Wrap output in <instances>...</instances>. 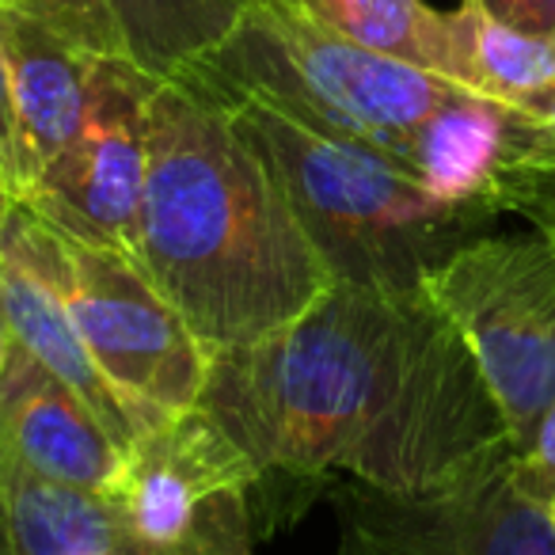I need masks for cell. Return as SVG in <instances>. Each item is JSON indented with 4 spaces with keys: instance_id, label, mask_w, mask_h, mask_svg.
<instances>
[{
    "instance_id": "1",
    "label": "cell",
    "mask_w": 555,
    "mask_h": 555,
    "mask_svg": "<svg viewBox=\"0 0 555 555\" xmlns=\"http://www.w3.org/2000/svg\"><path fill=\"white\" fill-rule=\"evenodd\" d=\"M202 411L251 456L259 483L438 491L514 456L506 423L426 289L332 282L294 324L214 350Z\"/></svg>"
},
{
    "instance_id": "2",
    "label": "cell",
    "mask_w": 555,
    "mask_h": 555,
    "mask_svg": "<svg viewBox=\"0 0 555 555\" xmlns=\"http://www.w3.org/2000/svg\"><path fill=\"white\" fill-rule=\"evenodd\" d=\"M133 259L209 350L294 324L332 289L294 206L221 100L160 80Z\"/></svg>"
},
{
    "instance_id": "3",
    "label": "cell",
    "mask_w": 555,
    "mask_h": 555,
    "mask_svg": "<svg viewBox=\"0 0 555 555\" xmlns=\"http://www.w3.org/2000/svg\"><path fill=\"white\" fill-rule=\"evenodd\" d=\"M224 107L278 179L332 282L411 294L434 262L483 232V217L438 202L385 156L324 138L262 103Z\"/></svg>"
},
{
    "instance_id": "4",
    "label": "cell",
    "mask_w": 555,
    "mask_h": 555,
    "mask_svg": "<svg viewBox=\"0 0 555 555\" xmlns=\"http://www.w3.org/2000/svg\"><path fill=\"white\" fill-rule=\"evenodd\" d=\"M176 80L221 103L274 107L403 171L415 133L456 92L449 80L354 47L278 0H247L236 27Z\"/></svg>"
},
{
    "instance_id": "5",
    "label": "cell",
    "mask_w": 555,
    "mask_h": 555,
    "mask_svg": "<svg viewBox=\"0 0 555 555\" xmlns=\"http://www.w3.org/2000/svg\"><path fill=\"white\" fill-rule=\"evenodd\" d=\"M423 289L468 343L521 453L555 403V247L537 229L479 232L426 270Z\"/></svg>"
},
{
    "instance_id": "6",
    "label": "cell",
    "mask_w": 555,
    "mask_h": 555,
    "mask_svg": "<svg viewBox=\"0 0 555 555\" xmlns=\"http://www.w3.org/2000/svg\"><path fill=\"white\" fill-rule=\"evenodd\" d=\"M251 456L202 408L179 411L133 438L107 491L122 555H255Z\"/></svg>"
},
{
    "instance_id": "7",
    "label": "cell",
    "mask_w": 555,
    "mask_h": 555,
    "mask_svg": "<svg viewBox=\"0 0 555 555\" xmlns=\"http://www.w3.org/2000/svg\"><path fill=\"white\" fill-rule=\"evenodd\" d=\"M69 312L107 385L130 403L138 426L202 403L214 350L156 289L130 251L69 240Z\"/></svg>"
},
{
    "instance_id": "8",
    "label": "cell",
    "mask_w": 555,
    "mask_h": 555,
    "mask_svg": "<svg viewBox=\"0 0 555 555\" xmlns=\"http://www.w3.org/2000/svg\"><path fill=\"white\" fill-rule=\"evenodd\" d=\"M494 461L438 491L332 483L339 544L332 555H555V521Z\"/></svg>"
},
{
    "instance_id": "9",
    "label": "cell",
    "mask_w": 555,
    "mask_h": 555,
    "mask_svg": "<svg viewBox=\"0 0 555 555\" xmlns=\"http://www.w3.org/2000/svg\"><path fill=\"white\" fill-rule=\"evenodd\" d=\"M156 85L160 80L122 57H95L85 126L31 179L20 202L69 240L133 255Z\"/></svg>"
},
{
    "instance_id": "10",
    "label": "cell",
    "mask_w": 555,
    "mask_h": 555,
    "mask_svg": "<svg viewBox=\"0 0 555 555\" xmlns=\"http://www.w3.org/2000/svg\"><path fill=\"white\" fill-rule=\"evenodd\" d=\"M65 282H69L65 232L42 221L31 206L16 202L9 221H4V232H0V305L9 317L12 339L31 350L50 373L69 380L88 400V408L100 415L111 438L122 449H130L141 434L138 415L107 385L100 365L88 354L77 320L69 312Z\"/></svg>"
},
{
    "instance_id": "11",
    "label": "cell",
    "mask_w": 555,
    "mask_h": 555,
    "mask_svg": "<svg viewBox=\"0 0 555 555\" xmlns=\"http://www.w3.org/2000/svg\"><path fill=\"white\" fill-rule=\"evenodd\" d=\"M122 456L85 396L12 339L0 362V468L107 494Z\"/></svg>"
},
{
    "instance_id": "12",
    "label": "cell",
    "mask_w": 555,
    "mask_h": 555,
    "mask_svg": "<svg viewBox=\"0 0 555 555\" xmlns=\"http://www.w3.org/2000/svg\"><path fill=\"white\" fill-rule=\"evenodd\" d=\"M555 141L529 115L456 88L415 133L408 171L438 202L483 221L494 217L499 183L529 160H552Z\"/></svg>"
},
{
    "instance_id": "13",
    "label": "cell",
    "mask_w": 555,
    "mask_h": 555,
    "mask_svg": "<svg viewBox=\"0 0 555 555\" xmlns=\"http://www.w3.org/2000/svg\"><path fill=\"white\" fill-rule=\"evenodd\" d=\"M12 88V186L16 198L73 145L92 103L95 54L65 39L24 4H0Z\"/></svg>"
},
{
    "instance_id": "14",
    "label": "cell",
    "mask_w": 555,
    "mask_h": 555,
    "mask_svg": "<svg viewBox=\"0 0 555 555\" xmlns=\"http://www.w3.org/2000/svg\"><path fill=\"white\" fill-rule=\"evenodd\" d=\"M95 57L176 80L236 27L247 0H20Z\"/></svg>"
},
{
    "instance_id": "15",
    "label": "cell",
    "mask_w": 555,
    "mask_h": 555,
    "mask_svg": "<svg viewBox=\"0 0 555 555\" xmlns=\"http://www.w3.org/2000/svg\"><path fill=\"white\" fill-rule=\"evenodd\" d=\"M309 24L456 85L449 12L426 0H278Z\"/></svg>"
},
{
    "instance_id": "16",
    "label": "cell",
    "mask_w": 555,
    "mask_h": 555,
    "mask_svg": "<svg viewBox=\"0 0 555 555\" xmlns=\"http://www.w3.org/2000/svg\"><path fill=\"white\" fill-rule=\"evenodd\" d=\"M456 88L529 115L555 88V39L525 35L472 4L449 12Z\"/></svg>"
},
{
    "instance_id": "17",
    "label": "cell",
    "mask_w": 555,
    "mask_h": 555,
    "mask_svg": "<svg viewBox=\"0 0 555 555\" xmlns=\"http://www.w3.org/2000/svg\"><path fill=\"white\" fill-rule=\"evenodd\" d=\"M494 214H517L555 247V156L517 164L494 191Z\"/></svg>"
},
{
    "instance_id": "18",
    "label": "cell",
    "mask_w": 555,
    "mask_h": 555,
    "mask_svg": "<svg viewBox=\"0 0 555 555\" xmlns=\"http://www.w3.org/2000/svg\"><path fill=\"white\" fill-rule=\"evenodd\" d=\"M509 472H514V483L529 494L540 506H552L555 502V403L547 408V415L540 418L532 441L514 453L509 461Z\"/></svg>"
},
{
    "instance_id": "19",
    "label": "cell",
    "mask_w": 555,
    "mask_h": 555,
    "mask_svg": "<svg viewBox=\"0 0 555 555\" xmlns=\"http://www.w3.org/2000/svg\"><path fill=\"white\" fill-rule=\"evenodd\" d=\"M461 4H472L514 31L555 39V0H461Z\"/></svg>"
},
{
    "instance_id": "20",
    "label": "cell",
    "mask_w": 555,
    "mask_h": 555,
    "mask_svg": "<svg viewBox=\"0 0 555 555\" xmlns=\"http://www.w3.org/2000/svg\"><path fill=\"white\" fill-rule=\"evenodd\" d=\"M0 164L12 179V88H9V57L0 39Z\"/></svg>"
},
{
    "instance_id": "21",
    "label": "cell",
    "mask_w": 555,
    "mask_h": 555,
    "mask_svg": "<svg viewBox=\"0 0 555 555\" xmlns=\"http://www.w3.org/2000/svg\"><path fill=\"white\" fill-rule=\"evenodd\" d=\"M529 118H532V122H540V126H544V130L552 133V141H555V88L544 95V100L537 103V107L529 111Z\"/></svg>"
},
{
    "instance_id": "22",
    "label": "cell",
    "mask_w": 555,
    "mask_h": 555,
    "mask_svg": "<svg viewBox=\"0 0 555 555\" xmlns=\"http://www.w3.org/2000/svg\"><path fill=\"white\" fill-rule=\"evenodd\" d=\"M16 186H12L9 171H4V164H0V232H4V221H9L12 206H16Z\"/></svg>"
},
{
    "instance_id": "23",
    "label": "cell",
    "mask_w": 555,
    "mask_h": 555,
    "mask_svg": "<svg viewBox=\"0 0 555 555\" xmlns=\"http://www.w3.org/2000/svg\"><path fill=\"white\" fill-rule=\"evenodd\" d=\"M9 347H12V327H9V317H4V305H0V362H4Z\"/></svg>"
},
{
    "instance_id": "24",
    "label": "cell",
    "mask_w": 555,
    "mask_h": 555,
    "mask_svg": "<svg viewBox=\"0 0 555 555\" xmlns=\"http://www.w3.org/2000/svg\"><path fill=\"white\" fill-rule=\"evenodd\" d=\"M547 514H552V521H555V502H552V506H547Z\"/></svg>"
},
{
    "instance_id": "25",
    "label": "cell",
    "mask_w": 555,
    "mask_h": 555,
    "mask_svg": "<svg viewBox=\"0 0 555 555\" xmlns=\"http://www.w3.org/2000/svg\"><path fill=\"white\" fill-rule=\"evenodd\" d=\"M0 4H20V0H0Z\"/></svg>"
}]
</instances>
